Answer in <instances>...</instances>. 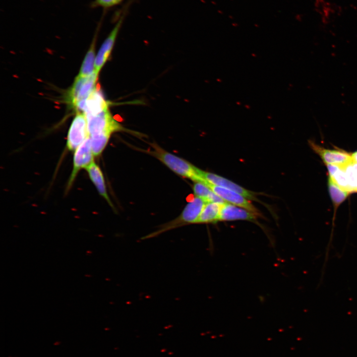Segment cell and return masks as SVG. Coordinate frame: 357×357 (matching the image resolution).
I'll return each mask as SVG.
<instances>
[{"label": "cell", "mask_w": 357, "mask_h": 357, "mask_svg": "<svg viewBox=\"0 0 357 357\" xmlns=\"http://www.w3.org/2000/svg\"><path fill=\"white\" fill-rule=\"evenodd\" d=\"M206 203L201 198L194 196L187 203L178 217L159 226L156 230L145 236L141 239L153 238L170 230L189 224H196Z\"/></svg>", "instance_id": "6da1fadb"}, {"label": "cell", "mask_w": 357, "mask_h": 357, "mask_svg": "<svg viewBox=\"0 0 357 357\" xmlns=\"http://www.w3.org/2000/svg\"><path fill=\"white\" fill-rule=\"evenodd\" d=\"M152 150L146 151L164 164L176 174L189 178L194 182H199L198 168L186 160L174 155L156 144H151Z\"/></svg>", "instance_id": "7a4b0ae2"}, {"label": "cell", "mask_w": 357, "mask_h": 357, "mask_svg": "<svg viewBox=\"0 0 357 357\" xmlns=\"http://www.w3.org/2000/svg\"><path fill=\"white\" fill-rule=\"evenodd\" d=\"M86 118L89 137L101 135L110 136L114 132L124 130L112 117L108 108L96 115L86 116Z\"/></svg>", "instance_id": "3957f363"}, {"label": "cell", "mask_w": 357, "mask_h": 357, "mask_svg": "<svg viewBox=\"0 0 357 357\" xmlns=\"http://www.w3.org/2000/svg\"><path fill=\"white\" fill-rule=\"evenodd\" d=\"M88 137L86 116L83 113H77L68 132L67 149L71 151H75Z\"/></svg>", "instance_id": "277c9868"}, {"label": "cell", "mask_w": 357, "mask_h": 357, "mask_svg": "<svg viewBox=\"0 0 357 357\" xmlns=\"http://www.w3.org/2000/svg\"><path fill=\"white\" fill-rule=\"evenodd\" d=\"M94 156L89 136L74 151L73 169L68 182L67 188L72 185L78 172L81 169H85L94 162Z\"/></svg>", "instance_id": "5b68a950"}, {"label": "cell", "mask_w": 357, "mask_h": 357, "mask_svg": "<svg viewBox=\"0 0 357 357\" xmlns=\"http://www.w3.org/2000/svg\"><path fill=\"white\" fill-rule=\"evenodd\" d=\"M309 144L325 164L336 165L344 169L346 166L353 163L352 154L345 151L326 149L310 140L309 141Z\"/></svg>", "instance_id": "8992f818"}, {"label": "cell", "mask_w": 357, "mask_h": 357, "mask_svg": "<svg viewBox=\"0 0 357 357\" xmlns=\"http://www.w3.org/2000/svg\"><path fill=\"white\" fill-rule=\"evenodd\" d=\"M198 173L200 178V182L208 183L223 187L236 191L249 200H257L255 194L253 192L245 189L227 178L212 173L202 171L199 169L198 170Z\"/></svg>", "instance_id": "52a82bcc"}, {"label": "cell", "mask_w": 357, "mask_h": 357, "mask_svg": "<svg viewBox=\"0 0 357 357\" xmlns=\"http://www.w3.org/2000/svg\"><path fill=\"white\" fill-rule=\"evenodd\" d=\"M125 13L123 12L116 25L102 44L95 58V71L99 73L109 57L114 45L119 32L124 20Z\"/></svg>", "instance_id": "ba28073f"}, {"label": "cell", "mask_w": 357, "mask_h": 357, "mask_svg": "<svg viewBox=\"0 0 357 357\" xmlns=\"http://www.w3.org/2000/svg\"><path fill=\"white\" fill-rule=\"evenodd\" d=\"M208 185L217 195L223 199L226 202L241 207L253 213L261 215L256 207L240 194L232 190L213 185L208 183H205Z\"/></svg>", "instance_id": "9c48e42d"}, {"label": "cell", "mask_w": 357, "mask_h": 357, "mask_svg": "<svg viewBox=\"0 0 357 357\" xmlns=\"http://www.w3.org/2000/svg\"><path fill=\"white\" fill-rule=\"evenodd\" d=\"M259 217H261V215L241 207L225 202L221 206L219 221L246 220L256 222Z\"/></svg>", "instance_id": "30bf717a"}, {"label": "cell", "mask_w": 357, "mask_h": 357, "mask_svg": "<svg viewBox=\"0 0 357 357\" xmlns=\"http://www.w3.org/2000/svg\"><path fill=\"white\" fill-rule=\"evenodd\" d=\"M108 108V103L105 100L100 89L96 88L86 99L83 113L86 116L96 115Z\"/></svg>", "instance_id": "8fae6325"}, {"label": "cell", "mask_w": 357, "mask_h": 357, "mask_svg": "<svg viewBox=\"0 0 357 357\" xmlns=\"http://www.w3.org/2000/svg\"><path fill=\"white\" fill-rule=\"evenodd\" d=\"M85 169L87 171L90 179L95 185L99 194L105 199L113 208H114L107 193L103 175L100 167L94 162Z\"/></svg>", "instance_id": "7c38bea8"}, {"label": "cell", "mask_w": 357, "mask_h": 357, "mask_svg": "<svg viewBox=\"0 0 357 357\" xmlns=\"http://www.w3.org/2000/svg\"><path fill=\"white\" fill-rule=\"evenodd\" d=\"M223 204L207 202L205 204L196 224H215L219 221Z\"/></svg>", "instance_id": "4fadbf2b"}, {"label": "cell", "mask_w": 357, "mask_h": 357, "mask_svg": "<svg viewBox=\"0 0 357 357\" xmlns=\"http://www.w3.org/2000/svg\"><path fill=\"white\" fill-rule=\"evenodd\" d=\"M193 190L195 196L201 198L206 203L216 202L224 204L226 202L204 183L195 182L193 185Z\"/></svg>", "instance_id": "5bb4252c"}, {"label": "cell", "mask_w": 357, "mask_h": 357, "mask_svg": "<svg viewBox=\"0 0 357 357\" xmlns=\"http://www.w3.org/2000/svg\"><path fill=\"white\" fill-rule=\"evenodd\" d=\"M328 187L330 198L336 210L346 199L350 192L341 188L330 177L328 178Z\"/></svg>", "instance_id": "9a60e30c"}, {"label": "cell", "mask_w": 357, "mask_h": 357, "mask_svg": "<svg viewBox=\"0 0 357 357\" xmlns=\"http://www.w3.org/2000/svg\"><path fill=\"white\" fill-rule=\"evenodd\" d=\"M96 38L93 39L90 48L87 53L79 71V75L87 77L95 72V44Z\"/></svg>", "instance_id": "2e32d148"}, {"label": "cell", "mask_w": 357, "mask_h": 357, "mask_svg": "<svg viewBox=\"0 0 357 357\" xmlns=\"http://www.w3.org/2000/svg\"><path fill=\"white\" fill-rule=\"evenodd\" d=\"M331 178L341 188L351 192L344 169L340 168Z\"/></svg>", "instance_id": "e0dca14e"}, {"label": "cell", "mask_w": 357, "mask_h": 357, "mask_svg": "<svg viewBox=\"0 0 357 357\" xmlns=\"http://www.w3.org/2000/svg\"><path fill=\"white\" fill-rule=\"evenodd\" d=\"M124 0H92V7H101L108 9L117 6L122 2Z\"/></svg>", "instance_id": "ac0fdd59"}, {"label": "cell", "mask_w": 357, "mask_h": 357, "mask_svg": "<svg viewBox=\"0 0 357 357\" xmlns=\"http://www.w3.org/2000/svg\"><path fill=\"white\" fill-rule=\"evenodd\" d=\"M329 175V177L332 178L334 174L340 169L341 168L339 166L336 165H333V164H326Z\"/></svg>", "instance_id": "d6986e66"}, {"label": "cell", "mask_w": 357, "mask_h": 357, "mask_svg": "<svg viewBox=\"0 0 357 357\" xmlns=\"http://www.w3.org/2000/svg\"><path fill=\"white\" fill-rule=\"evenodd\" d=\"M353 162L357 163V151L352 154Z\"/></svg>", "instance_id": "ffe728a7"}, {"label": "cell", "mask_w": 357, "mask_h": 357, "mask_svg": "<svg viewBox=\"0 0 357 357\" xmlns=\"http://www.w3.org/2000/svg\"><path fill=\"white\" fill-rule=\"evenodd\" d=\"M59 344V343L56 342V343H55L54 344H55V345H57V344Z\"/></svg>", "instance_id": "44dd1931"}, {"label": "cell", "mask_w": 357, "mask_h": 357, "mask_svg": "<svg viewBox=\"0 0 357 357\" xmlns=\"http://www.w3.org/2000/svg\"><path fill=\"white\" fill-rule=\"evenodd\" d=\"M355 192H357V187H356V188Z\"/></svg>", "instance_id": "7402d4cb"}]
</instances>
